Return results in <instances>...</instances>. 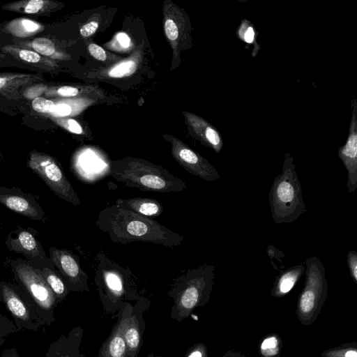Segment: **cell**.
I'll list each match as a JSON object with an SVG mask.
<instances>
[{
	"label": "cell",
	"instance_id": "cell-1",
	"mask_svg": "<svg viewBox=\"0 0 357 357\" xmlns=\"http://www.w3.org/2000/svg\"><path fill=\"white\" fill-rule=\"evenodd\" d=\"M96 225L112 241L120 244L141 241L172 248L181 245L183 240V236L153 219L115 204L99 212Z\"/></svg>",
	"mask_w": 357,
	"mask_h": 357
},
{
	"label": "cell",
	"instance_id": "cell-2",
	"mask_svg": "<svg viewBox=\"0 0 357 357\" xmlns=\"http://www.w3.org/2000/svg\"><path fill=\"white\" fill-rule=\"evenodd\" d=\"M109 175L127 187L144 192H179L187 189L186 183L167 169L141 158L112 161Z\"/></svg>",
	"mask_w": 357,
	"mask_h": 357
},
{
	"label": "cell",
	"instance_id": "cell-3",
	"mask_svg": "<svg viewBox=\"0 0 357 357\" xmlns=\"http://www.w3.org/2000/svg\"><path fill=\"white\" fill-rule=\"evenodd\" d=\"M268 199L276 224L293 222L307 211L294 158L289 151L285 153L282 172L272 183Z\"/></svg>",
	"mask_w": 357,
	"mask_h": 357
},
{
	"label": "cell",
	"instance_id": "cell-4",
	"mask_svg": "<svg viewBox=\"0 0 357 357\" xmlns=\"http://www.w3.org/2000/svg\"><path fill=\"white\" fill-rule=\"evenodd\" d=\"M214 273L213 265H204L188 271L177 279L168 293L174 300L171 314L174 319L183 320L195 307L208 302L214 283Z\"/></svg>",
	"mask_w": 357,
	"mask_h": 357
},
{
	"label": "cell",
	"instance_id": "cell-5",
	"mask_svg": "<svg viewBox=\"0 0 357 357\" xmlns=\"http://www.w3.org/2000/svg\"><path fill=\"white\" fill-rule=\"evenodd\" d=\"M304 287L298 297L296 316L305 326L313 324L321 310L328 294L325 268L319 258L313 256L305 261Z\"/></svg>",
	"mask_w": 357,
	"mask_h": 357
},
{
	"label": "cell",
	"instance_id": "cell-6",
	"mask_svg": "<svg viewBox=\"0 0 357 357\" xmlns=\"http://www.w3.org/2000/svg\"><path fill=\"white\" fill-rule=\"evenodd\" d=\"M15 273L35 305L39 316L46 325H50L55 320L54 308L58 301L41 272L29 265L22 264L16 266Z\"/></svg>",
	"mask_w": 357,
	"mask_h": 357
},
{
	"label": "cell",
	"instance_id": "cell-7",
	"mask_svg": "<svg viewBox=\"0 0 357 357\" xmlns=\"http://www.w3.org/2000/svg\"><path fill=\"white\" fill-rule=\"evenodd\" d=\"M32 169L59 197L79 206L80 199L62 169L50 155L36 151L31 152L27 161Z\"/></svg>",
	"mask_w": 357,
	"mask_h": 357
},
{
	"label": "cell",
	"instance_id": "cell-8",
	"mask_svg": "<svg viewBox=\"0 0 357 357\" xmlns=\"http://www.w3.org/2000/svg\"><path fill=\"white\" fill-rule=\"evenodd\" d=\"M163 27L165 37L172 50L173 68L181 62V53L192 46V27L187 13L170 0L162 8Z\"/></svg>",
	"mask_w": 357,
	"mask_h": 357
},
{
	"label": "cell",
	"instance_id": "cell-9",
	"mask_svg": "<svg viewBox=\"0 0 357 357\" xmlns=\"http://www.w3.org/2000/svg\"><path fill=\"white\" fill-rule=\"evenodd\" d=\"M0 299L13 316L17 331L25 329L36 332L46 325L31 298L22 295L12 285L0 282Z\"/></svg>",
	"mask_w": 357,
	"mask_h": 357
},
{
	"label": "cell",
	"instance_id": "cell-10",
	"mask_svg": "<svg viewBox=\"0 0 357 357\" xmlns=\"http://www.w3.org/2000/svg\"><path fill=\"white\" fill-rule=\"evenodd\" d=\"M163 137L171 144L172 155L185 171L209 182L220 178L217 169L205 158L183 141L171 135Z\"/></svg>",
	"mask_w": 357,
	"mask_h": 357
},
{
	"label": "cell",
	"instance_id": "cell-11",
	"mask_svg": "<svg viewBox=\"0 0 357 357\" xmlns=\"http://www.w3.org/2000/svg\"><path fill=\"white\" fill-rule=\"evenodd\" d=\"M50 252L53 262L66 279L68 290L89 291L88 276L81 268L77 257L70 251L54 248H51Z\"/></svg>",
	"mask_w": 357,
	"mask_h": 357
},
{
	"label": "cell",
	"instance_id": "cell-12",
	"mask_svg": "<svg viewBox=\"0 0 357 357\" xmlns=\"http://www.w3.org/2000/svg\"><path fill=\"white\" fill-rule=\"evenodd\" d=\"M347 172L348 192L353 193L357 188V100H351V117L345 144L337 152Z\"/></svg>",
	"mask_w": 357,
	"mask_h": 357
},
{
	"label": "cell",
	"instance_id": "cell-13",
	"mask_svg": "<svg viewBox=\"0 0 357 357\" xmlns=\"http://www.w3.org/2000/svg\"><path fill=\"white\" fill-rule=\"evenodd\" d=\"M183 114L191 135L215 152H220L223 139L219 131L206 119L192 112L185 111Z\"/></svg>",
	"mask_w": 357,
	"mask_h": 357
},
{
	"label": "cell",
	"instance_id": "cell-14",
	"mask_svg": "<svg viewBox=\"0 0 357 357\" xmlns=\"http://www.w3.org/2000/svg\"><path fill=\"white\" fill-rule=\"evenodd\" d=\"M132 312V306L128 304L123 307L110 335L102 343L98 357H126L123 331Z\"/></svg>",
	"mask_w": 357,
	"mask_h": 357
},
{
	"label": "cell",
	"instance_id": "cell-15",
	"mask_svg": "<svg viewBox=\"0 0 357 357\" xmlns=\"http://www.w3.org/2000/svg\"><path fill=\"white\" fill-rule=\"evenodd\" d=\"M83 336L81 326L73 328L51 343L45 357H84L79 351Z\"/></svg>",
	"mask_w": 357,
	"mask_h": 357
},
{
	"label": "cell",
	"instance_id": "cell-16",
	"mask_svg": "<svg viewBox=\"0 0 357 357\" xmlns=\"http://www.w3.org/2000/svg\"><path fill=\"white\" fill-rule=\"evenodd\" d=\"M44 95L46 98H86L97 100L102 99L105 96L104 92L100 89L91 85L50 86L45 89Z\"/></svg>",
	"mask_w": 357,
	"mask_h": 357
},
{
	"label": "cell",
	"instance_id": "cell-17",
	"mask_svg": "<svg viewBox=\"0 0 357 357\" xmlns=\"http://www.w3.org/2000/svg\"><path fill=\"white\" fill-rule=\"evenodd\" d=\"M52 0H21L3 5L1 10L22 14L47 15L64 7Z\"/></svg>",
	"mask_w": 357,
	"mask_h": 357
},
{
	"label": "cell",
	"instance_id": "cell-18",
	"mask_svg": "<svg viewBox=\"0 0 357 357\" xmlns=\"http://www.w3.org/2000/svg\"><path fill=\"white\" fill-rule=\"evenodd\" d=\"M144 321L139 312L132 309L123 331L126 357H137L142 342Z\"/></svg>",
	"mask_w": 357,
	"mask_h": 357
},
{
	"label": "cell",
	"instance_id": "cell-19",
	"mask_svg": "<svg viewBox=\"0 0 357 357\" xmlns=\"http://www.w3.org/2000/svg\"><path fill=\"white\" fill-rule=\"evenodd\" d=\"M116 206L147 218H156L164 211L158 200L146 197L119 198L114 204Z\"/></svg>",
	"mask_w": 357,
	"mask_h": 357
},
{
	"label": "cell",
	"instance_id": "cell-20",
	"mask_svg": "<svg viewBox=\"0 0 357 357\" xmlns=\"http://www.w3.org/2000/svg\"><path fill=\"white\" fill-rule=\"evenodd\" d=\"M2 51L15 59L31 67L38 68L46 71H52L59 67L56 62L29 49H24L17 45H6Z\"/></svg>",
	"mask_w": 357,
	"mask_h": 357
},
{
	"label": "cell",
	"instance_id": "cell-21",
	"mask_svg": "<svg viewBox=\"0 0 357 357\" xmlns=\"http://www.w3.org/2000/svg\"><path fill=\"white\" fill-rule=\"evenodd\" d=\"M38 75L28 73H0V93L11 97L18 95L20 90L43 81Z\"/></svg>",
	"mask_w": 357,
	"mask_h": 357
},
{
	"label": "cell",
	"instance_id": "cell-22",
	"mask_svg": "<svg viewBox=\"0 0 357 357\" xmlns=\"http://www.w3.org/2000/svg\"><path fill=\"white\" fill-rule=\"evenodd\" d=\"M54 108L47 117H70L82 112L97 100L86 98H53Z\"/></svg>",
	"mask_w": 357,
	"mask_h": 357
},
{
	"label": "cell",
	"instance_id": "cell-23",
	"mask_svg": "<svg viewBox=\"0 0 357 357\" xmlns=\"http://www.w3.org/2000/svg\"><path fill=\"white\" fill-rule=\"evenodd\" d=\"M304 273L305 268L302 264L280 271L271 290V296L276 298L284 296L292 289Z\"/></svg>",
	"mask_w": 357,
	"mask_h": 357
},
{
	"label": "cell",
	"instance_id": "cell-24",
	"mask_svg": "<svg viewBox=\"0 0 357 357\" xmlns=\"http://www.w3.org/2000/svg\"><path fill=\"white\" fill-rule=\"evenodd\" d=\"M17 47L31 50L51 60L67 61L70 59V55L57 48L56 45L49 38L39 37L29 41L20 42Z\"/></svg>",
	"mask_w": 357,
	"mask_h": 357
},
{
	"label": "cell",
	"instance_id": "cell-25",
	"mask_svg": "<svg viewBox=\"0 0 357 357\" xmlns=\"http://www.w3.org/2000/svg\"><path fill=\"white\" fill-rule=\"evenodd\" d=\"M142 56V51H136L129 58L103 70L93 71L92 74H97L98 77L103 78H122L130 76L137 70Z\"/></svg>",
	"mask_w": 357,
	"mask_h": 357
},
{
	"label": "cell",
	"instance_id": "cell-26",
	"mask_svg": "<svg viewBox=\"0 0 357 357\" xmlns=\"http://www.w3.org/2000/svg\"><path fill=\"white\" fill-rule=\"evenodd\" d=\"M45 26L33 20L20 17L8 22L3 27V31L19 38H26L43 31Z\"/></svg>",
	"mask_w": 357,
	"mask_h": 357
},
{
	"label": "cell",
	"instance_id": "cell-27",
	"mask_svg": "<svg viewBox=\"0 0 357 357\" xmlns=\"http://www.w3.org/2000/svg\"><path fill=\"white\" fill-rule=\"evenodd\" d=\"M0 202L10 210L20 215L33 220L40 219V214L36 207L20 195L0 193Z\"/></svg>",
	"mask_w": 357,
	"mask_h": 357
},
{
	"label": "cell",
	"instance_id": "cell-28",
	"mask_svg": "<svg viewBox=\"0 0 357 357\" xmlns=\"http://www.w3.org/2000/svg\"><path fill=\"white\" fill-rule=\"evenodd\" d=\"M10 245L11 250L24 254L28 257H34L39 255L38 243L29 231H21L16 239L10 241Z\"/></svg>",
	"mask_w": 357,
	"mask_h": 357
},
{
	"label": "cell",
	"instance_id": "cell-29",
	"mask_svg": "<svg viewBox=\"0 0 357 357\" xmlns=\"http://www.w3.org/2000/svg\"><path fill=\"white\" fill-rule=\"evenodd\" d=\"M41 273L54 292L57 301L59 302L64 300L68 294V289L63 280L48 268H43Z\"/></svg>",
	"mask_w": 357,
	"mask_h": 357
},
{
	"label": "cell",
	"instance_id": "cell-30",
	"mask_svg": "<svg viewBox=\"0 0 357 357\" xmlns=\"http://www.w3.org/2000/svg\"><path fill=\"white\" fill-rule=\"evenodd\" d=\"M236 35L241 40L248 45H254L252 55L255 56L260 47L257 42V32L252 22L246 19L242 20L237 29Z\"/></svg>",
	"mask_w": 357,
	"mask_h": 357
},
{
	"label": "cell",
	"instance_id": "cell-31",
	"mask_svg": "<svg viewBox=\"0 0 357 357\" xmlns=\"http://www.w3.org/2000/svg\"><path fill=\"white\" fill-rule=\"evenodd\" d=\"M104 276V282L109 296H111L113 298H114V301L119 300L124 294L121 278L114 272H107Z\"/></svg>",
	"mask_w": 357,
	"mask_h": 357
},
{
	"label": "cell",
	"instance_id": "cell-32",
	"mask_svg": "<svg viewBox=\"0 0 357 357\" xmlns=\"http://www.w3.org/2000/svg\"><path fill=\"white\" fill-rule=\"evenodd\" d=\"M280 351V339L275 335L263 340L260 344V352L264 357H274Z\"/></svg>",
	"mask_w": 357,
	"mask_h": 357
},
{
	"label": "cell",
	"instance_id": "cell-33",
	"mask_svg": "<svg viewBox=\"0 0 357 357\" xmlns=\"http://www.w3.org/2000/svg\"><path fill=\"white\" fill-rule=\"evenodd\" d=\"M321 357H357L356 346L349 344L329 349L321 353Z\"/></svg>",
	"mask_w": 357,
	"mask_h": 357
},
{
	"label": "cell",
	"instance_id": "cell-34",
	"mask_svg": "<svg viewBox=\"0 0 357 357\" xmlns=\"http://www.w3.org/2000/svg\"><path fill=\"white\" fill-rule=\"evenodd\" d=\"M50 119L56 125L68 130V132L77 135L84 133L83 128L80 124L75 119L70 117H50Z\"/></svg>",
	"mask_w": 357,
	"mask_h": 357
},
{
	"label": "cell",
	"instance_id": "cell-35",
	"mask_svg": "<svg viewBox=\"0 0 357 357\" xmlns=\"http://www.w3.org/2000/svg\"><path fill=\"white\" fill-rule=\"evenodd\" d=\"M88 50L93 57L102 62L113 63L121 59L119 56L107 53L103 48L95 43L89 44Z\"/></svg>",
	"mask_w": 357,
	"mask_h": 357
},
{
	"label": "cell",
	"instance_id": "cell-36",
	"mask_svg": "<svg viewBox=\"0 0 357 357\" xmlns=\"http://www.w3.org/2000/svg\"><path fill=\"white\" fill-rule=\"evenodd\" d=\"M54 99H49L43 97H36L33 99L31 106L34 111L38 113L48 116L54 108Z\"/></svg>",
	"mask_w": 357,
	"mask_h": 357
},
{
	"label": "cell",
	"instance_id": "cell-37",
	"mask_svg": "<svg viewBox=\"0 0 357 357\" xmlns=\"http://www.w3.org/2000/svg\"><path fill=\"white\" fill-rule=\"evenodd\" d=\"M17 331L15 324L0 312V346L5 342L6 337Z\"/></svg>",
	"mask_w": 357,
	"mask_h": 357
},
{
	"label": "cell",
	"instance_id": "cell-38",
	"mask_svg": "<svg viewBox=\"0 0 357 357\" xmlns=\"http://www.w3.org/2000/svg\"><path fill=\"white\" fill-rule=\"evenodd\" d=\"M347 261L350 276L357 283V252L349 250L347 255Z\"/></svg>",
	"mask_w": 357,
	"mask_h": 357
},
{
	"label": "cell",
	"instance_id": "cell-39",
	"mask_svg": "<svg viewBox=\"0 0 357 357\" xmlns=\"http://www.w3.org/2000/svg\"><path fill=\"white\" fill-rule=\"evenodd\" d=\"M185 357H207V349L202 343H197L191 347Z\"/></svg>",
	"mask_w": 357,
	"mask_h": 357
},
{
	"label": "cell",
	"instance_id": "cell-40",
	"mask_svg": "<svg viewBox=\"0 0 357 357\" xmlns=\"http://www.w3.org/2000/svg\"><path fill=\"white\" fill-rule=\"evenodd\" d=\"M99 23L96 20H91L81 26L79 29L80 35L84 38H87L94 34L98 30Z\"/></svg>",
	"mask_w": 357,
	"mask_h": 357
},
{
	"label": "cell",
	"instance_id": "cell-41",
	"mask_svg": "<svg viewBox=\"0 0 357 357\" xmlns=\"http://www.w3.org/2000/svg\"><path fill=\"white\" fill-rule=\"evenodd\" d=\"M267 253L270 259H276L277 261H280L282 263L281 258L285 257L284 254L280 250L277 249L275 246L270 245L267 248Z\"/></svg>",
	"mask_w": 357,
	"mask_h": 357
},
{
	"label": "cell",
	"instance_id": "cell-42",
	"mask_svg": "<svg viewBox=\"0 0 357 357\" xmlns=\"http://www.w3.org/2000/svg\"><path fill=\"white\" fill-rule=\"evenodd\" d=\"M116 39L123 48L126 49L130 45V39L127 34L119 33L116 35Z\"/></svg>",
	"mask_w": 357,
	"mask_h": 357
},
{
	"label": "cell",
	"instance_id": "cell-43",
	"mask_svg": "<svg viewBox=\"0 0 357 357\" xmlns=\"http://www.w3.org/2000/svg\"><path fill=\"white\" fill-rule=\"evenodd\" d=\"M1 357H20L17 350L15 347L4 349L2 351Z\"/></svg>",
	"mask_w": 357,
	"mask_h": 357
},
{
	"label": "cell",
	"instance_id": "cell-44",
	"mask_svg": "<svg viewBox=\"0 0 357 357\" xmlns=\"http://www.w3.org/2000/svg\"><path fill=\"white\" fill-rule=\"evenodd\" d=\"M224 357H248L239 351H227L225 354Z\"/></svg>",
	"mask_w": 357,
	"mask_h": 357
},
{
	"label": "cell",
	"instance_id": "cell-45",
	"mask_svg": "<svg viewBox=\"0 0 357 357\" xmlns=\"http://www.w3.org/2000/svg\"><path fill=\"white\" fill-rule=\"evenodd\" d=\"M147 357H164V356H154L153 354H150Z\"/></svg>",
	"mask_w": 357,
	"mask_h": 357
}]
</instances>
